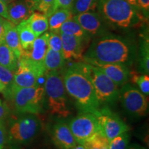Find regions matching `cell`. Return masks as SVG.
I'll use <instances>...</instances> for the list:
<instances>
[{
	"label": "cell",
	"mask_w": 149,
	"mask_h": 149,
	"mask_svg": "<svg viewBox=\"0 0 149 149\" xmlns=\"http://www.w3.org/2000/svg\"><path fill=\"white\" fill-rule=\"evenodd\" d=\"M63 80L67 93L75 101L82 113L95 114L100 109L94 87L85 72L83 62L72 64L64 71Z\"/></svg>",
	"instance_id": "cell-1"
},
{
	"label": "cell",
	"mask_w": 149,
	"mask_h": 149,
	"mask_svg": "<svg viewBox=\"0 0 149 149\" xmlns=\"http://www.w3.org/2000/svg\"><path fill=\"white\" fill-rule=\"evenodd\" d=\"M130 53V46L123 39L115 35H104L93 41L83 55L82 61L93 66L124 64L129 59Z\"/></svg>",
	"instance_id": "cell-2"
},
{
	"label": "cell",
	"mask_w": 149,
	"mask_h": 149,
	"mask_svg": "<svg viewBox=\"0 0 149 149\" xmlns=\"http://www.w3.org/2000/svg\"><path fill=\"white\" fill-rule=\"evenodd\" d=\"M44 88L51 114L66 117L70 114L63 75L59 70L46 71Z\"/></svg>",
	"instance_id": "cell-3"
},
{
	"label": "cell",
	"mask_w": 149,
	"mask_h": 149,
	"mask_svg": "<svg viewBox=\"0 0 149 149\" xmlns=\"http://www.w3.org/2000/svg\"><path fill=\"white\" fill-rule=\"evenodd\" d=\"M4 97L12 102L17 113L36 115L43 111L45 91L44 86L39 85L29 88H20L13 85Z\"/></svg>",
	"instance_id": "cell-4"
},
{
	"label": "cell",
	"mask_w": 149,
	"mask_h": 149,
	"mask_svg": "<svg viewBox=\"0 0 149 149\" xmlns=\"http://www.w3.org/2000/svg\"><path fill=\"white\" fill-rule=\"evenodd\" d=\"M97 8L107 21L122 28L129 27L135 15L133 6L126 0H98Z\"/></svg>",
	"instance_id": "cell-5"
},
{
	"label": "cell",
	"mask_w": 149,
	"mask_h": 149,
	"mask_svg": "<svg viewBox=\"0 0 149 149\" xmlns=\"http://www.w3.org/2000/svg\"><path fill=\"white\" fill-rule=\"evenodd\" d=\"M83 67L91 80L100 104L111 103L119 97L118 86L107 74L97 67L85 62H83Z\"/></svg>",
	"instance_id": "cell-6"
},
{
	"label": "cell",
	"mask_w": 149,
	"mask_h": 149,
	"mask_svg": "<svg viewBox=\"0 0 149 149\" xmlns=\"http://www.w3.org/2000/svg\"><path fill=\"white\" fill-rule=\"evenodd\" d=\"M46 72L45 67L33 62L25 57L18 59V66L14 72L15 86L29 88L35 86L41 77Z\"/></svg>",
	"instance_id": "cell-7"
},
{
	"label": "cell",
	"mask_w": 149,
	"mask_h": 149,
	"mask_svg": "<svg viewBox=\"0 0 149 149\" xmlns=\"http://www.w3.org/2000/svg\"><path fill=\"white\" fill-rule=\"evenodd\" d=\"M69 127L77 144L83 145L100 133L97 118L91 113H82L70 121Z\"/></svg>",
	"instance_id": "cell-8"
},
{
	"label": "cell",
	"mask_w": 149,
	"mask_h": 149,
	"mask_svg": "<svg viewBox=\"0 0 149 149\" xmlns=\"http://www.w3.org/2000/svg\"><path fill=\"white\" fill-rule=\"evenodd\" d=\"M40 129V122L33 115L19 118L10 124L8 138L16 144L29 143L36 136Z\"/></svg>",
	"instance_id": "cell-9"
},
{
	"label": "cell",
	"mask_w": 149,
	"mask_h": 149,
	"mask_svg": "<svg viewBox=\"0 0 149 149\" xmlns=\"http://www.w3.org/2000/svg\"><path fill=\"white\" fill-rule=\"evenodd\" d=\"M121 103L128 113L136 116H144L148 111V101L145 95L135 87L124 84L119 92Z\"/></svg>",
	"instance_id": "cell-10"
},
{
	"label": "cell",
	"mask_w": 149,
	"mask_h": 149,
	"mask_svg": "<svg viewBox=\"0 0 149 149\" xmlns=\"http://www.w3.org/2000/svg\"><path fill=\"white\" fill-rule=\"evenodd\" d=\"M97 118L100 131L109 141L116 136L128 132L129 127L107 108L100 109L94 114Z\"/></svg>",
	"instance_id": "cell-11"
},
{
	"label": "cell",
	"mask_w": 149,
	"mask_h": 149,
	"mask_svg": "<svg viewBox=\"0 0 149 149\" xmlns=\"http://www.w3.org/2000/svg\"><path fill=\"white\" fill-rule=\"evenodd\" d=\"M60 35L62 42V55L64 59L82 61L84 44L86 40L64 33H60Z\"/></svg>",
	"instance_id": "cell-12"
},
{
	"label": "cell",
	"mask_w": 149,
	"mask_h": 149,
	"mask_svg": "<svg viewBox=\"0 0 149 149\" xmlns=\"http://www.w3.org/2000/svg\"><path fill=\"white\" fill-rule=\"evenodd\" d=\"M6 8L7 20L15 25L26 20L35 11L32 3L28 0H14L6 6Z\"/></svg>",
	"instance_id": "cell-13"
},
{
	"label": "cell",
	"mask_w": 149,
	"mask_h": 149,
	"mask_svg": "<svg viewBox=\"0 0 149 149\" xmlns=\"http://www.w3.org/2000/svg\"><path fill=\"white\" fill-rule=\"evenodd\" d=\"M52 137L53 142L60 149H69L77 145L69 126L64 122H58L53 126Z\"/></svg>",
	"instance_id": "cell-14"
},
{
	"label": "cell",
	"mask_w": 149,
	"mask_h": 149,
	"mask_svg": "<svg viewBox=\"0 0 149 149\" xmlns=\"http://www.w3.org/2000/svg\"><path fill=\"white\" fill-rule=\"evenodd\" d=\"M74 20L89 36H95L102 31L101 17L97 13L85 12L74 15Z\"/></svg>",
	"instance_id": "cell-15"
},
{
	"label": "cell",
	"mask_w": 149,
	"mask_h": 149,
	"mask_svg": "<svg viewBox=\"0 0 149 149\" xmlns=\"http://www.w3.org/2000/svg\"><path fill=\"white\" fill-rule=\"evenodd\" d=\"M48 37L49 33L46 32L37 37L33 42L31 48L26 51H24L22 57H26L33 62L44 66V58L48 48Z\"/></svg>",
	"instance_id": "cell-16"
},
{
	"label": "cell",
	"mask_w": 149,
	"mask_h": 149,
	"mask_svg": "<svg viewBox=\"0 0 149 149\" xmlns=\"http://www.w3.org/2000/svg\"><path fill=\"white\" fill-rule=\"evenodd\" d=\"M95 66L107 74L118 87L125 84L129 78V70L124 64H97Z\"/></svg>",
	"instance_id": "cell-17"
},
{
	"label": "cell",
	"mask_w": 149,
	"mask_h": 149,
	"mask_svg": "<svg viewBox=\"0 0 149 149\" xmlns=\"http://www.w3.org/2000/svg\"><path fill=\"white\" fill-rule=\"evenodd\" d=\"M4 43L12 50L18 59L23 55L24 50L20 43L16 25L6 19L4 23Z\"/></svg>",
	"instance_id": "cell-18"
},
{
	"label": "cell",
	"mask_w": 149,
	"mask_h": 149,
	"mask_svg": "<svg viewBox=\"0 0 149 149\" xmlns=\"http://www.w3.org/2000/svg\"><path fill=\"white\" fill-rule=\"evenodd\" d=\"M72 17L71 10L66 8H57L48 17V29L51 32H59L61 26Z\"/></svg>",
	"instance_id": "cell-19"
},
{
	"label": "cell",
	"mask_w": 149,
	"mask_h": 149,
	"mask_svg": "<svg viewBox=\"0 0 149 149\" xmlns=\"http://www.w3.org/2000/svg\"><path fill=\"white\" fill-rule=\"evenodd\" d=\"M29 25L35 36L38 37L48 29L47 16L40 12H34L27 19Z\"/></svg>",
	"instance_id": "cell-20"
},
{
	"label": "cell",
	"mask_w": 149,
	"mask_h": 149,
	"mask_svg": "<svg viewBox=\"0 0 149 149\" xmlns=\"http://www.w3.org/2000/svg\"><path fill=\"white\" fill-rule=\"evenodd\" d=\"M16 29L19 37L22 47L24 51H26L31 48L37 37L30 28L27 19L16 25Z\"/></svg>",
	"instance_id": "cell-21"
},
{
	"label": "cell",
	"mask_w": 149,
	"mask_h": 149,
	"mask_svg": "<svg viewBox=\"0 0 149 149\" xmlns=\"http://www.w3.org/2000/svg\"><path fill=\"white\" fill-rule=\"evenodd\" d=\"M64 64L65 59L63 57L62 53L48 48L44 61L46 71L59 70L63 68Z\"/></svg>",
	"instance_id": "cell-22"
},
{
	"label": "cell",
	"mask_w": 149,
	"mask_h": 149,
	"mask_svg": "<svg viewBox=\"0 0 149 149\" xmlns=\"http://www.w3.org/2000/svg\"><path fill=\"white\" fill-rule=\"evenodd\" d=\"M0 65L13 72L17 68L18 59L5 43L0 44Z\"/></svg>",
	"instance_id": "cell-23"
},
{
	"label": "cell",
	"mask_w": 149,
	"mask_h": 149,
	"mask_svg": "<svg viewBox=\"0 0 149 149\" xmlns=\"http://www.w3.org/2000/svg\"><path fill=\"white\" fill-rule=\"evenodd\" d=\"M59 33L73 35V36L84 39L86 40H88L90 37L72 17L67 20L61 26L59 29Z\"/></svg>",
	"instance_id": "cell-24"
},
{
	"label": "cell",
	"mask_w": 149,
	"mask_h": 149,
	"mask_svg": "<svg viewBox=\"0 0 149 149\" xmlns=\"http://www.w3.org/2000/svg\"><path fill=\"white\" fill-rule=\"evenodd\" d=\"M98 0H74L72 8V14L94 11L97 8Z\"/></svg>",
	"instance_id": "cell-25"
},
{
	"label": "cell",
	"mask_w": 149,
	"mask_h": 149,
	"mask_svg": "<svg viewBox=\"0 0 149 149\" xmlns=\"http://www.w3.org/2000/svg\"><path fill=\"white\" fill-rule=\"evenodd\" d=\"M86 149H109V141L101 132L83 144Z\"/></svg>",
	"instance_id": "cell-26"
},
{
	"label": "cell",
	"mask_w": 149,
	"mask_h": 149,
	"mask_svg": "<svg viewBox=\"0 0 149 149\" xmlns=\"http://www.w3.org/2000/svg\"><path fill=\"white\" fill-rule=\"evenodd\" d=\"M130 135L127 132L116 136L109 141V149H127Z\"/></svg>",
	"instance_id": "cell-27"
},
{
	"label": "cell",
	"mask_w": 149,
	"mask_h": 149,
	"mask_svg": "<svg viewBox=\"0 0 149 149\" xmlns=\"http://www.w3.org/2000/svg\"><path fill=\"white\" fill-rule=\"evenodd\" d=\"M14 72L0 65V81L6 87V91L3 95H6L14 84Z\"/></svg>",
	"instance_id": "cell-28"
},
{
	"label": "cell",
	"mask_w": 149,
	"mask_h": 149,
	"mask_svg": "<svg viewBox=\"0 0 149 149\" xmlns=\"http://www.w3.org/2000/svg\"><path fill=\"white\" fill-rule=\"evenodd\" d=\"M140 66L145 73L147 74L149 72V46L148 40H145L141 46Z\"/></svg>",
	"instance_id": "cell-29"
},
{
	"label": "cell",
	"mask_w": 149,
	"mask_h": 149,
	"mask_svg": "<svg viewBox=\"0 0 149 149\" xmlns=\"http://www.w3.org/2000/svg\"><path fill=\"white\" fill-rule=\"evenodd\" d=\"M48 48L53 51L62 53V42L59 32H50L48 41Z\"/></svg>",
	"instance_id": "cell-30"
},
{
	"label": "cell",
	"mask_w": 149,
	"mask_h": 149,
	"mask_svg": "<svg viewBox=\"0 0 149 149\" xmlns=\"http://www.w3.org/2000/svg\"><path fill=\"white\" fill-rule=\"evenodd\" d=\"M133 82L138 86L139 90L145 95H149V77L148 74L143 75H134Z\"/></svg>",
	"instance_id": "cell-31"
},
{
	"label": "cell",
	"mask_w": 149,
	"mask_h": 149,
	"mask_svg": "<svg viewBox=\"0 0 149 149\" xmlns=\"http://www.w3.org/2000/svg\"><path fill=\"white\" fill-rule=\"evenodd\" d=\"M54 6V0H40L37 7V11L48 16L53 13Z\"/></svg>",
	"instance_id": "cell-32"
},
{
	"label": "cell",
	"mask_w": 149,
	"mask_h": 149,
	"mask_svg": "<svg viewBox=\"0 0 149 149\" xmlns=\"http://www.w3.org/2000/svg\"><path fill=\"white\" fill-rule=\"evenodd\" d=\"M73 2L74 0H54L53 12L57 8H66L72 10Z\"/></svg>",
	"instance_id": "cell-33"
},
{
	"label": "cell",
	"mask_w": 149,
	"mask_h": 149,
	"mask_svg": "<svg viewBox=\"0 0 149 149\" xmlns=\"http://www.w3.org/2000/svg\"><path fill=\"white\" fill-rule=\"evenodd\" d=\"M7 141V132L2 121H0V149H3Z\"/></svg>",
	"instance_id": "cell-34"
},
{
	"label": "cell",
	"mask_w": 149,
	"mask_h": 149,
	"mask_svg": "<svg viewBox=\"0 0 149 149\" xmlns=\"http://www.w3.org/2000/svg\"><path fill=\"white\" fill-rule=\"evenodd\" d=\"M10 114V109L6 104L2 103L0 100V121H3L7 118Z\"/></svg>",
	"instance_id": "cell-35"
},
{
	"label": "cell",
	"mask_w": 149,
	"mask_h": 149,
	"mask_svg": "<svg viewBox=\"0 0 149 149\" xmlns=\"http://www.w3.org/2000/svg\"><path fill=\"white\" fill-rule=\"evenodd\" d=\"M137 7L140 8L146 13L147 15L149 12V0H137Z\"/></svg>",
	"instance_id": "cell-36"
},
{
	"label": "cell",
	"mask_w": 149,
	"mask_h": 149,
	"mask_svg": "<svg viewBox=\"0 0 149 149\" xmlns=\"http://www.w3.org/2000/svg\"><path fill=\"white\" fill-rule=\"evenodd\" d=\"M6 19L0 16V44L4 43V35H5V28L4 23Z\"/></svg>",
	"instance_id": "cell-37"
},
{
	"label": "cell",
	"mask_w": 149,
	"mask_h": 149,
	"mask_svg": "<svg viewBox=\"0 0 149 149\" xmlns=\"http://www.w3.org/2000/svg\"><path fill=\"white\" fill-rule=\"evenodd\" d=\"M0 16L2 17L3 18L6 19H8L6 6L1 1H0Z\"/></svg>",
	"instance_id": "cell-38"
},
{
	"label": "cell",
	"mask_w": 149,
	"mask_h": 149,
	"mask_svg": "<svg viewBox=\"0 0 149 149\" xmlns=\"http://www.w3.org/2000/svg\"><path fill=\"white\" fill-rule=\"evenodd\" d=\"M6 91V87L5 86V85L0 81V93H2L4 95Z\"/></svg>",
	"instance_id": "cell-39"
},
{
	"label": "cell",
	"mask_w": 149,
	"mask_h": 149,
	"mask_svg": "<svg viewBox=\"0 0 149 149\" xmlns=\"http://www.w3.org/2000/svg\"><path fill=\"white\" fill-rule=\"evenodd\" d=\"M28 1H29L30 2L32 3V5L33 6V7H34L35 10H37V6H38L39 3H40V0H28Z\"/></svg>",
	"instance_id": "cell-40"
},
{
	"label": "cell",
	"mask_w": 149,
	"mask_h": 149,
	"mask_svg": "<svg viewBox=\"0 0 149 149\" xmlns=\"http://www.w3.org/2000/svg\"><path fill=\"white\" fill-rule=\"evenodd\" d=\"M128 3H129L132 6L134 7H137V0H126Z\"/></svg>",
	"instance_id": "cell-41"
},
{
	"label": "cell",
	"mask_w": 149,
	"mask_h": 149,
	"mask_svg": "<svg viewBox=\"0 0 149 149\" xmlns=\"http://www.w3.org/2000/svg\"><path fill=\"white\" fill-rule=\"evenodd\" d=\"M127 149H146L144 147L139 146L138 145H133L131 146H128Z\"/></svg>",
	"instance_id": "cell-42"
},
{
	"label": "cell",
	"mask_w": 149,
	"mask_h": 149,
	"mask_svg": "<svg viewBox=\"0 0 149 149\" xmlns=\"http://www.w3.org/2000/svg\"><path fill=\"white\" fill-rule=\"evenodd\" d=\"M69 149H86V148H84V146L83 145L79 144V145H76L75 146L72 147V148H70Z\"/></svg>",
	"instance_id": "cell-43"
},
{
	"label": "cell",
	"mask_w": 149,
	"mask_h": 149,
	"mask_svg": "<svg viewBox=\"0 0 149 149\" xmlns=\"http://www.w3.org/2000/svg\"><path fill=\"white\" fill-rule=\"evenodd\" d=\"M0 1H1L6 6H7L10 3L12 2V1H13L14 0H0Z\"/></svg>",
	"instance_id": "cell-44"
},
{
	"label": "cell",
	"mask_w": 149,
	"mask_h": 149,
	"mask_svg": "<svg viewBox=\"0 0 149 149\" xmlns=\"http://www.w3.org/2000/svg\"></svg>",
	"instance_id": "cell-45"
}]
</instances>
